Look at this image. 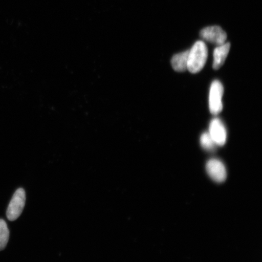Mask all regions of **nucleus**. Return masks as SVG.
<instances>
[{"instance_id":"f257e3e1","label":"nucleus","mask_w":262,"mask_h":262,"mask_svg":"<svg viewBox=\"0 0 262 262\" xmlns=\"http://www.w3.org/2000/svg\"><path fill=\"white\" fill-rule=\"evenodd\" d=\"M208 48L203 41H198L189 50L187 70L192 74L201 71L208 58Z\"/></svg>"},{"instance_id":"f03ea898","label":"nucleus","mask_w":262,"mask_h":262,"mask_svg":"<svg viewBox=\"0 0 262 262\" xmlns=\"http://www.w3.org/2000/svg\"><path fill=\"white\" fill-rule=\"evenodd\" d=\"M26 194L24 189L16 190L13 195L7 209V217L9 221H14L21 214L25 206Z\"/></svg>"},{"instance_id":"7ed1b4c3","label":"nucleus","mask_w":262,"mask_h":262,"mask_svg":"<svg viewBox=\"0 0 262 262\" xmlns=\"http://www.w3.org/2000/svg\"><path fill=\"white\" fill-rule=\"evenodd\" d=\"M224 86L219 80L212 82L209 93V110L213 115H217L223 110L222 98L224 95Z\"/></svg>"},{"instance_id":"20e7f679","label":"nucleus","mask_w":262,"mask_h":262,"mask_svg":"<svg viewBox=\"0 0 262 262\" xmlns=\"http://www.w3.org/2000/svg\"><path fill=\"white\" fill-rule=\"evenodd\" d=\"M201 37L204 40L218 46L224 44L227 39V33L218 26H208L201 31Z\"/></svg>"},{"instance_id":"39448f33","label":"nucleus","mask_w":262,"mask_h":262,"mask_svg":"<svg viewBox=\"0 0 262 262\" xmlns=\"http://www.w3.org/2000/svg\"><path fill=\"white\" fill-rule=\"evenodd\" d=\"M206 168L209 177L215 182H223L227 178V170L224 163L219 160H209Z\"/></svg>"},{"instance_id":"423d86ee","label":"nucleus","mask_w":262,"mask_h":262,"mask_svg":"<svg viewBox=\"0 0 262 262\" xmlns=\"http://www.w3.org/2000/svg\"><path fill=\"white\" fill-rule=\"evenodd\" d=\"M209 135L216 145H224L227 140V130L220 119L215 118L209 125Z\"/></svg>"},{"instance_id":"0eeeda50","label":"nucleus","mask_w":262,"mask_h":262,"mask_svg":"<svg viewBox=\"0 0 262 262\" xmlns=\"http://www.w3.org/2000/svg\"><path fill=\"white\" fill-rule=\"evenodd\" d=\"M231 44L229 42L219 45L214 49V63H213V68L215 70L220 69L223 64H224L226 58H227L229 50H230Z\"/></svg>"},{"instance_id":"6e6552de","label":"nucleus","mask_w":262,"mask_h":262,"mask_svg":"<svg viewBox=\"0 0 262 262\" xmlns=\"http://www.w3.org/2000/svg\"><path fill=\"white\" fill-rule=\"evenodd\" d=\"M189 50L173 55L171 64L177 72H184L187 70Z\"/></svg>"},{"instance_id":"1a4fd4ad","label":"nucleus","mask_w":262,"mask_h":262,"mask_svg":"<svg viewBox=\"0 0 262 262\" xmlns=\"http://www.w3.org/2000/svg\"><path fill=\"white\" fill-rule=\"evenodd\" d=\"M9 238V231L7 224L3 219H0V251L4 250Z\"/></svg>"},{"instance_id":"9d476101","label":"nucleus","mask_w":262,"mask_h":262,"mask_svg":"<svg viewBox=\"0 0 262 262\" xmlns=\"http://www.w3.org/2000/svg\"><path fill=\"white\" fill-rule=\"evenodd\" d=\"M201 143L203 147L206 150H212L214 148L215 143L209 133L203 134L201 138Z\"/></svg>"}]
</instances>
